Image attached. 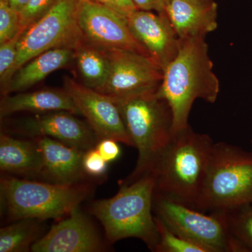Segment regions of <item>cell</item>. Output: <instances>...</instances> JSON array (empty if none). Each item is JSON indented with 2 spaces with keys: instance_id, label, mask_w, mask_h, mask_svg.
I'll return each mask as SVG.
<instances>
[{
  "instance_id": "obj_1",
  "label": "cell",
  "mask_w": 252,
  "mask_h": 252,
  "mask_svg": "<svg viewBox=\"0 0 252 252\" xmlns=\"http://www.w3.org/2000/svg\"><path fill=\"white\" fill-rule=\"evenodd\" d=\"M220 91L205 37L180 39L178 54L164 69L156 92L171 109L172 134L189 126V114L195 99L214 103Z\"/></svg>"
},
{
  "instance_id": "obj_2",
  "label": "cell",
  "mask_w": 252,
  "mask_h": 252,
  "mask_svg": "<svg viewBox=\"0 0 252 252\" xmlns=\"http://www.w3.org/2000/svg\"><path fill=\"white\" fill-rule=\"evenodd\" d=\"M214 144L210 136L190 126L172 134L152 172L154 193L197 210Z\"/></svg>"
},
{
  "instance_id": "obj_3",
  "label": "cell",
  "mask_w": 252,
  "mask_h": 252,
  "mask_svg": "<svg viewBox=\"0 0 252 252\" xmlns=\"http://www.w3.org/2000/svg\"><path fill=\"white\" fill-rule=\"evenodd\" d=\"M154 189L155 180L151 173L129 185L122 183L114 197L92 204L91 213L103 225L110 243L138 238L154 252L159 241L153 215Z\"/></svg>"
},
{
  "instance_id": "obj_4",
  "label": "cell",
  "mask_w": 252,
  "mask_h": 252,
  "mask_svg": "<svg viewBox=\"0 0 252 252\" xmlns=\"http://www.w3.org/2000/svg\"><path fill=\"white\" fill-rule=\"evenodd\" d=\"M112 98V97H111ZM120 111L138 157L125 182L132 183L152 173L172 135V114L166 101L156 93L125 99L112 98Z\"/></svg>"
},
{
  "instance_id": "obj_5",
  "label": "cell",
  "mask_w": 252,
  "mask_h": 252,
  "mask_svg": "<svg viewBox=\"0 0 252 252\" xmlns=\"http://www.w3.org/2000/svg\"><path fill=\"white\" fill-rule=\"evenodd\" d=\"M1 198L10 221L36 219L59 220L69 216L90 193L86 184L61 185L2 177Z\"/></svg>"
},
{
  "instance_id": "obj_6",
  "label": "cell",
  "mask_w": 252,
  "mask_h": 252,
  "mask_svg": "<svg viewBox=\"0 0 252 252\" xmlns=\"http://www.w3.org/2000/svg\"><path fill=\"white\" fill-rule=\"evenodd\" d=\"M252 203V153L225 142L214 144L197 210L218 211Z\"/></svg>"
},
{
  "instance_id": "obj_7",
  "label": "cell",
  "mask_w": 252,
  "mask_h": 252,
  "mask_svg": "<svg viewBox=\"0 0 252 252\" xmlns=\"http://www.w3.org/2000/svg\"><path fill=\"white\" fill-rule=\"evenodd\" d=\"M153 211L174 233L197 244L206 252H248L230 234L225 210L206 215L154 193Z\"/></svg>"
},
{
  "instance_id": "obj_8",
  "label": "cell",
  "mask_w": 252,
  "mask_h": 252,
  "mask_svg": "<svg viewBox=\"0 0 252 252\" xmlns=\"http://www.w3.org/2000/svg\"><path fill=\"white\" fill-rule=\"evenodd\" d=\"M80 1L56 0L42 17L27 28L18 43L9 81L18 69L38 55L58 48L74 49L82 39L77 21Z\"/></svg>"
},
{
  "instance_id": "obj_9",
  "label": "cell",
  "mask_w": 252,
  "mask_h": 252,
  "mask_svg": "<svg viewBox=\"0 0 252 252\" xmlns=\"http://www.w3.org/2000/svg\"><path fill=\"white\" fill-rule=\"evenodd\" d=\"M108 77L98 92L125 99L157 92L163 77L158 63L145 55L123 49L107 50Z\"/></svg>"
},
{
  "instance_id": "obj_10",
  "label": "cell",
  "mask_w": 252,
  "mask_h": 252,
  "mask_svg": "<svg viewBox=\"0 0 252 252\" xmlns=\"http://www.w3.org/2000/svg\"><path fill=\"white\" fill-rule=\"evenodd\" d=\"M82 39L102 49H123L149 56L132 35L127 18L90 0H81L77 14Z\"/></svg>"
},
{
  "instance_id": "obj_11",
  "label": "cell",
  "mask_w": 252,
  "mask_h": 252,
  "mask_svg": "<svg viewBox=\"0 0 252 252\" xmlns=\"http://www.w3.org/2000/svg\"><path fill=\"white\" fill-rule=\"evenodd\" d=\"M63 81L64 90L72 97L80 115L86 118L98 141L110 138L134 147L120 111L110 97L72 78L64 77Z\"/></svg>"
},
{
  "instance_id": "obj_12",
  "label": "cell",
  "mask_w": 252,
  "mask_h": 252,
  "mask_svg": "<svg viewBox=\"0 0 252 252\" xmlns=\"http://www.w3.org/2000/svg\"><path fill=\"white\" fill-rule=\"evenodd\" d=\"M74 115L65 111L36 114L18 122L16 130L32 139L48 137L85 152L94 148L97 136L88 123Z\"/></svg>"
},
{
  "instance_id": "obj_13",
  "label": "cell",
  "mask_w": 252,
  "mask_h": 252,
  "mask_svg": "<svg viewBox=\"0 0 252 252\" xmlns=\"http://www.w3.org/2000/svg\"><path fill=\"white\" fill-rule=\"evenodd\" d=\"M127 23L132 35L164 70L180 49V39L166 11L137 9L127 16Z\"/></svg>"
},
{
  "instance_id": "obj_14",
  "label": "cell",
  "mask_w": 252,
  "mask_h": 252,
  "mask_svg": "<svg viewBox=\"0 0 252 252\" xmlns=\"http://www.w3.org/2000/svg\"><path fill=\"white\" fill-rule=\"evenodd\" d=\"M104 245L92 222L76 208L65 220H61L31 248L34 252H97Z\"/></svg>"
},
{
  "instance_id": "obj_15",
  "label": "cell",
  "mask_w": 252,
  "mask_h": 252,
  "mask_svg": "<svg viewBox=\"0 0 252 252\" xmlns=\"http://www.w3.org/2000/svg\"><path fill=\"white\" fill-rule=\"evenodd\" d=\"M33 140L36 141L41 151L42 168L40 177L58 185L81 183L86 175L83 167L85 151L48 137H36Z\"/></svg>"
},
{
  "instance_id": "obj_16",
  "label": "cell",
  "mask_w": 252,
  "mask_h": 252,
  "mask_svg": "<svg viewBox=\"0 0 252 252\" xmlns=\"http://www.w3.org/2000/svg\"><path fill=\"white\" fill-rule=\"evenodd\" d=\"M165 11L180 39L205 37L218 27V6L215 1L200 4L187 0H170Z\"/></svg>"
},
{
  "instance_id": "obj_17",
  "label": "cell",
  "mask_w": 252,
  "mask_h": 252,
  "mask_svg": "<svg viewBox=\"0 0 252 252\" xmlns=\"http://www.w3.org/2000/svg\"><path fill=\"white\" fill-rule=\"evenodd\" d=\"M74 61V50L70 48H58L38 55L14 73L1 88V94L4 96L27 90L55 71L69 67Z\"/></svg>"
},
{
  "instance_id": "obj_18",
  "label": "cell",
  "mask_w": 252,
  "mask_h": 252,
  "mask_svg": "<svg viewBox=\"0 0 252 252\" xmlns=\"http://www.w3.org/2000/svg\"><path fill=\"white\" fill-rule=\"evenodd\" d=\"M65 111L80 115L72 97L67 91L59 89H43L34 92H19L14 95L3 96L0 103L1 119L15 113H42Z\"/></svg>"
},
{
  "instance_id": "obj_19",
  "label": "cell",
  "mask_w": 252,
  "mask_h": 252,
  "mask_svg": "<svg viewBox=\"0 0 252 252\" xmlns=\"http://www.w3.org/2000/svg\"><path fill=\"white\" fill-rule=\"evenodd\" d=\"M42 158L35 140H18L1 132L0 169L15 175L40 176Z\"/></svg>"
},
{
  "instance_id": "obj_20",
  "label": "cell",
  "mask_w": 252,
  "mask_h": 252,
  "mask_svg": "<svg viewBox=\"0 0 252 252\" xmlns=\"http://www.w3.org/2000/svg\"><path fill=\"white\" fill-rule=\"evenodd\" d=\"M74 61L84 86L98 91L104 85L109 71L107 51L81 39L74 48Z\"/></svg>"
},
{
  "instance_id": "obj_21",
  "label": "cell",
  "mask_w": 252,
  "mask_h": 252,
  "mask_svg": "<svg viewBox=\"0 0 252 252\" xmlns=\"http://www.w3.org/2000/svg\"><path fill=\"white\" fill-rule=\"evenodd\" d=\"M41 220L23 219L0 229V252H23L31 250L39 240Z\"/></svg>"
},
{
  "instance_id": "obj_22",
  "label": "cell",
  "mask_w": 252,
  "mask_h": 252,
  "mask_svg": "<svg viewBox=\"0 0 252 252\" xmlns=\"http://www.w3.org/2000/svg\"><path fill=\"white\" fill-rule=\"evenodd\" d=\"M230 234L252 252V203L225 210Z\"/></svg>"
},
{
  "instance_id": "obj_23",
  "label": "cell",
  "mask_w": 252,
  "mask_h": 252,
  "mask_svg": "<svg viewBox=\"0 0 252 252\" xmlns=\"http://www.w3.org/2000/svg\"><path fill=\"white\" fill-rule=\"evenodd\" d=\"M159 241L156 247V252H206L197 244L176 234L158 217L155 216Z\"/></svg>"
},
{
  "instance_id": "obj_24",
  "label": "cell",
  "mask_w": 252,
  "mask_h": 252,
  "mask_svg": "<svg viewBox=\"0 0 252 252\" xmlns=\"http://www.w3.org/2000/svg\"><path fill=\"white\" fill-rule=\"evenodd\" d=\"M27 28L22 27L10 40L0 44V83L1 88L9 81L10 73L17 58L18 43Z\"/></svg>"
},
{
  "instance_id": "obj_25",
  "label": "cell",
  "mask_w": 252,
  "mask_h": 252,
  "mask_svg": "<svg viewBox=\"0 0 252 252\" xmlns=\"http://www.w3.org/2000/svg\"><path fill=\"white\" fill-rule=\"evenodd\" d=\"M21 28L20 13L6 0H0V44L14 37Z\"/></svg>"
},
{
  "instance_id": "obj_26",
  "label": "cell",
  "mask_w": 252,
  "mask_h": 252,
  "mask_svg": "<svg viewBox=\"0 0 252 252\" xmlns=\"http://www.w3.org/2000/svg\"><path fill=\"white\" fill-rule=\"evenodd\" d=\"M56 1V0H30L20 13L21 27H30L42 17Z\"/></svg>"
},
{
  "instance_id": "obj_27",
  "label": "cell",
  "mask_w": 252,
  "mask_h": 252,
  "mask_svg": "<svg viewBox=\"0 0 252 252\" xmlns=\"http://www.w3.org/2000/svg\"><path fill=\"white\" fill-rule=\"evenodd\" d=\"M83 167L86 175L99 177L107 171V162L94 147L85 152L83 158Z\"/></svg>"
},
{
  "instance_id": "obj_28",
  "label": "cell",
  "mask_w": 252,
  "mask_h": 252,
  "mask_svg": "<svg viewBox=\"0 0 252 252\" xmlns=\"http://www.w3.org/2000/svg\"><path fill=\"white\" fill-rule=\"evenodd\" d=\"M95 147L107 162L114 161L120 157V147L117 141L113 139L105 138L99 140Z\"/></svg>"
},
{
  "instance_id": "obj_29",
  "label": "cell",
  "mask_w": 252,
  "mask_h": 252,
  "mask_svg": "<svg viewBox=\"0 0 252 252\" xmlns=\"http://www.w3.org/2000/svg\"><path fill=\"white\" fill-rule=\"evenodd\" d=\"M137 9L144 11H155V12H165V4L164 0H132Z\"/></svg>"
},
{
  "instance_id": "obj_30",
  "label": "cell",
  "mask_w": 252,
  "mask_h": 252,
  "mask_svg": "<svg viewBox=\"0 0 252 252\" xmlns=\"http://www.w3.org/2000/svg\"><path fill=\"white\" fill-rule=\"evenodd\" d=\"M115 2L118 13L126 18L138 9L132 0H115Z\"/></svg>"
},
{
  "instance_id": "obj_31",
  "label": "cell",
  "mask_w": 252,
  "mask_h": 252,
  "mask_svg": "<svg viewBox=\"0 0 252 252\" xmlns=\"http://www.w3.org/2000/svg\"><path fill=\"white\" fill-rule=\"evenodd\" d=\"M13 9L21 13L30 0H6Z\"/></svg>"
},
{
  "instance_id": "obj_32",
  "label": "cell",
  "mask_w": 252,
  "mask_h": 252,
  "mask_svg": "<svg viewBox=\"0 0 252 252\" xmlns=\"http://www.w3.org/2000/svg\"><path fill=\"white\" fill-rule=\"evenodd\" d=\"M90 1H94V2L99 3L107 7L110 8L118 13L117 6H116L115 0H90Z\"/></svg>"
},
{
  "instance_id": "obj_33",
  "label": "cell",
  "mask_w": 252,
  "mask_h": 252,
  "mask_svg": "<svg viewBox=\"0 0 252 252\" xmlns=\"http://www.w3.org/2000/svg\"><path fill=\"white\" fill-rule=\"evenodd\" d=\"M187 1H190V2L196 3V4H207L214 2L215 0H187Z\"/></svg>"
},
{
  "instance_id": "obj_34",
  "label": "cell",
  "mask_w": 252,
  "mask_h": 252,
  "mask_svg": "<svg viewBox=\"0 0 252 252\" xmlns=\"http://www.w3.org/2000/svg\"><path fill=\"white\" fill-rule=\"evenodd\" d=\"M170 0H164V1H165V4H167V3L169 2V1H170Z\"/></svg>"
},
{
  "instance_id": "obj_35",
  "label": "cell",
  "mask_w": 252,
  "mask_h": 252,
  "mask_svg": "<svg viewBox=\"0 0 252 252\" xmlns=\"http://www.w3.org/2000/svg\"></svg>"
}]
</instances>
